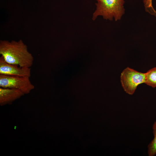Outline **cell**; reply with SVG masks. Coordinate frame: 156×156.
Returning a JSON list of instances; mask_svg holds the SVG:
<instances>
[{"label": "cell", "instance_id": "obj_1", "mask_svg": "<svg viewBox=\"0 0 156 156\" xmlns=\"http://www.w3.org/2000/svg\"><path fill=\"white\" fill-rule=\"evenodd\" d=\"M0 54L7 63L21 67L30 68L33 63L34 57L27 47L22 40L18 41H0Z\"/></svg>", "mask_w": 156, "mask_h": 156}, {"label": "cell", "instance_id": "obj_2", "mask_svg": "<svg viewBox=\"0 0 156 156\" xmlns=\"http://www.w3.org/2000/svg\"><path fill=\"white\" fill-rule=\"evenodd\" d=\"M96 10L93 14L92 20L94 21L99 16L105 20L116 21L120 20L124 14V0H95Z\"/></svg>", "mask_w": 156, "mask_h": 156}, {"label": "cell", "instance_id": "obj_3", "mask_svg": "<svg viewBox=\"0 0 156 156\" xmlns=\"http://www.w3.org/2000/svg\"><path fill=\"white\" fill-rule=\"evenodd\" d=\"M120 81L122 87L125 92L130 95H133L139 84L145 83V73L138 71L127 67L122 72Z\"/></svg>", "mask_w": 156, "mask_h": 156}, {"label": "cell", "instance_id": "obj_4", "mask_svg": "<svg viewBox=\"0 0 156 156\" xmlns=\"http://www.w3.org/2000/svg\"><path fill=\"white\" fill-rule=\"evenodd\" d=\"M30 77L0 75V87L18 90L25 94L29 93L35 88Z\"/></svg>", "mask_w": 156, "mask_h": 156}, {"label": "cell", "instance_id": "obj_5", "mask_svg": "<svg viewBox=\"0 0 156 156\" xmlns=\"http://www.w3.org/2000/svg\"><path fill=\"white\" fill-rule=\"evenodd\" d=\"M0 75L30 77L31 69L29 67H21L8 63L1 56L0 57Z\"/></svg>", "mask_w": 156, "mask_h": 156}, {"label": "cell", "instance_id": "obj_6", "mask_svg": "<svg viewBox=\"0 0 156 156\" xmlns=\"http://www.w3.org/2000/svg\"><path fill=\"white\" fill-rule=\"evenodd\" d=\"M24 94L18 89L0 87V105L3 106L11 104Z\"/></svg>", "mask_w": 156, "mask_h": 156}, {"label": "cell", "instance_id": "obj_7", "mask_svg": "<svg viewBox=\"0 0 156 156\" xmlns=\"http://www.w3.org/2000/svg\"><path fill=\"white\" fill-rule=\"evenodd\" d=\"M145 83L153 88L156 87V67L152 68L145 73Z\"/></svg>", "mask_w": 156, "mask_h": 156}, {"label": "cell", "instance_id": "obj_8", "mask_svg": "<svg viewBox=\"0 0 156 156\" xmlns=\"http://www.w3.org/2000/svg\"><path fill=\"white\" fill-rule=\"evenodd\" d=\"M152 129L154 137L148 146V154L149 156H154L156 154V121L153 125Z\"/></svg>", "mask_w": 156, "mask_h": 156}, {"label": "cell", "instance_id": "obj_9", "mask_svg": "<svg viewBox=\"0 0 156 156\" xmlns=\"http://www.w3.org/2000/svg\"><path fill=\"white\" fill-rule=\"evenodd\" d=\"M152 0H143L145 11L156 17V11L153 7Z\"/></svg>", "mask_w": 156, "mask_h": 156}]
</instances>
